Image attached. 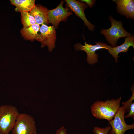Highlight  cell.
<instances>
[{"label": "cell", "instance_id": "cell-1", "mask_svg": "<svg viewBox=\"0 0 134 134\" xmlns=\"http://www.w3.org/2000/svg\"><path fill=\"white\" fill-rule=\"evenodd\" d=\"M121 99L119 97L105 102L97 101L91 106V112L96 118L105 119L109 122L114 118L120 107Z\"/></svg>", "mask_w": 134, "mask_h": 134}, {"label": "cell", "instance_id": "cell-2", "mask_svg": "<svg viewBox=\"0 0 134 134\" xmlns=\"http://www.w3.org/2000/svg\"><path fill=\"white\" fill-rule=\"evenodd\" d=\"M109 19L111 23V27L108 29H101L100 32L104 36L110 45L113 47H115L119 38L129 37L132 34L124 29L121 21L116 20L111 15L109 16Z\"/></svg>", "mask_w": 134, "mask_h": 134}, {"label": "cell", "instance_id": "cell-3", "mask_svg": "<svg viewBox=\"0 0 134 134\" xmlns=\"http://www.w3.org/2000/svg\"><path fill=\"white\" fill-rule=\"evenodd\" d=\"M19 114L15 106L9 105L0 106V133L9 134Z\"/></svg>", "mask_w": 134, "mask_h": 134}, {"label": "cell", "instance_id": "cell-4", "mask_svg": "<svg viewBox=\"0 0 134 134\" xmlns=\"http://www.w3.org/2000/svg\"><path fill=\"white\" fill-rule=\"evenodd\" d=\"M11 132L12 134H37L34 118L29 114L20 113Z\"/></svg>", "mask_w": 134, "mask_h": 134}, {"label": "cell", "instance_id": "cell-5", "mask_svg": "<svg viewBox=\"0 0 134 134\" xmlns=\"http://www.w3.org/2000/svg\"><path fill=\"white\" fill-rule=\"evenodd\" d=\"M40 34H38L35 40L41 43V47L46 46L48 51L51 52L55 47L56 34L55 28L53 26L42 24L40 27Z\"/></svg>", "mask_w": 134, "mask_h": 134}, {"label": "cell", "instance_id": "cell-6", "mask_svg": "<svg viewBox=\"0 0 134 134\" xmlns=\"http://www.w3.org/2000/svg\"><path fill=\"white\" fill-rule=\"evenodd\" d=\"M85 40L84 45L78 43L74 46L75 50L76 51L83 50L87 53V61L90 65H93L98 62V55L96 53L97 50L101 49H106L108 50L112 46L108 45L106 43L101 42H96L95 45H92L87 43Z\"/></svg>", "mask_w": 134, "mask_h": 134}, {"label": "cell", "instance_id": "cell-7", "mask_svg": "<svg viewBox=\"0 0 134 134\" xmlns=\"http://www.w3.org/2000/svg\"><path fill=\"white\" fill-rule=\"evenodd\" d=\"M125 111L122 105L119 108L114 119L109 122L111 128L109 134H124L127 130H134V123L129 125L127 124L124 120Z\"/></svg>", "mask_w": 134, "mask_h": 134}, {"label": "cell", "instance_id": "cell-8", "mask_svg": "<svg viewBox=\"0 0 134 134\" xmlns=\"http://www.w3.org/2000/svg\"><path fill=\"white\" fill-rule=\"evenodd\" d=\"M64 3V1H62L55 8L48 10V11L49 23L52 24L57 29L59 23L61 21H66L68 17L73 13L68 8L63 7Z\"/></svg>", "mask_w": 134, "mask_h": 134}, {"label": "cell", "instance_id": "cell-9", "mask_svg": "<svg viewBox=\"0 0 134 134\" xmlns=\"http://www.w3.org/2000/svg\"><path fill=\"white\" fill-rule=\"evenodd\" d=\"M67 6L73 11L75 15L80 18L91 31H93L95 28L94 25L91 23L86 17L85 10L88 7L86 3L81 2L75 0H65Z\"/></svg>", "mask_w": 134, "mask_h": 134}, {"label": "cell", "instance_id": "cell-10", "mask_svg": "<svg viewBox=\"0 0 134 134\" xmlns=\"http://www.w3.org/2000/svg\"><path fill=\"white\" fill-rule=\"evenodd\" d=\"M117 5L116 10L121 15L132 19H134V0H112Z\"/></svg>", "mask_w": 134, "mask_h": 134}, {"label": "cell", "instance_id": "cell-11", "mask_svg": "<svg viewBox=\"0 0 134 134\" xmlns=\"http://www.w3.org/2000/svg\"><path fill=\"white\" fill-rule=\"evenodd\" d=\"M131 46L134 49V36L133 34L126 37L124 42L121 45L115 47H111L108 50L110 54L114 58L115 62L117 63V58L119 57L118 55V54L121 52L126 53L128 51Z\"/></svg>", "mask_w": 134, "mask_h": 134}, {"label": "cell", "instance_id": "cell-12", "mask_svg": "<svg viewBox=\"0 0 134 134\" xmlns=\"http://www.w3.org/2000/svg\"><path fill=\"white\" fill-rule=\"evenodd\" d=\"M47 8L41 5H36L29 12L34 18L36 23L39 25H48V11Z\"/></svg>", "mask_w": 134, "mask_h": 134}, {"label": "cell", "instance_id": "cell-13", "mask_svg": "<svg viewBox=\"0 0 134 134\" xmlns=\"http://www.w3.org/2000/svg\"><path fill=\"white\" fill-rule=\"evenodd\" d=\"M11 4L16 7V12H29L35 6V0H10Z\"/></svg>", "mask_w": 134, "mask_h": 134}, {"label": "cell", "instance_id": "cell-14", "mask_svg": "<svg viewBox=\"0 0 134 134\" xmlns=\"http://www.w3.org/2000/svg\"><path fill=\"white\" fill-rule=\"evenodd\" d=\"M40 27V25L36 23L28 27H23L20 31L21 36L26 40L33 42L38 36Z\"/></svg>", "mask_w": 134, "mask_h": 134}, {"label": "cell", "instance_id": "cell-15", "mask_svg": "<svg viewBox=\"0 0 134 134\" xmlns=\"http://www.w3.org/2000/svg\"><path fill=\"white\" fill-rule=\"evenodd\" d=\"M20 13L21 22L23 27H28L36 23L34 18L29 12Z\"/></svg>", "mask_w": 134, "mask_h": 134}, {"label": "cell", "instance_id": "cell-16", "mask_svg": "<svg viewBox=\"0 0 134 134\" xmlns=\"http://www.w3.org/2000/svg\"><path fill=\"white\" fill-rule=\"evenodd\" d=\"M131 89L132 92V95L130 98L127 101L125 102H122V104L123 106L124 109L125 110V112H129L130 107L132 103V102L134 100V84H133L131 88Z\"/></svg>", "mask_w": 134, "mask_h": 134}, {"label": "cell", "instance_id": "cell-17", "mask_svg": "<svg viewBox=\"0 0 134 134\" xmlns=\"http://www.w3.org/2000/svg\"><path fill=\"white\" fill-rule=\"evenodd\" d=\"M111 128L110 125L104 128L95 127L93 128V131L95 134H109V132Z\"/></svg>", "mask_w": 134, "mask_h": 134}, {"label": "cell", "instance_id": "cell-18", "mask_svg": "<svg viewBox=\"0 0 134 134\" xmlns=\"http://www.w3.org/2000/svg\"><path fill=\"white\" fill-rule=\"evenodd\" d=\"M129 112L127 114L124 115V118H128L130 117H132L133 119H134V103H131L130 105Z\"/></svg>", "mask_w": 134, "mask_h": 134}, {"label": "cell", "instance_id": "cell-19", "mask_svg": "<svg viewBox=\"0 0 134 134\" xmlns=\"http://www.w3.org/2000/svg\"><path fill=\"white\" fill-rule=\"evenodd\" d=\"M79 1L85 2L86 3L90 8H92L95 4L96 0H80Z\"/></svg>", "mask_w": 134, "mask_h": 134}, {"label": "cell", "instance_id": "cell-20", "mask_svg": "<svg viewBox=\"0 0 134 134\" xmlns=\"http://www.w3.org/2000/svg\"><path fill=\"white\" fill-rule=\"evenodd\" d=\"M55 134H67V130L64 126H62L56 131Z\"/></svg>", "mask_w": 134, "mask_h": 134}, {"label": "cell", "instance_id": "cell-21", "mask_svg": "<svg viewBox=\"0 0 134 134\" xmlns=\"http://www.w3.org/2000/svg\"><path fill=\"white\" fill-rule=\"evenodd\" d=\"M0 134H2V133H0Z\"/></svg>", "mask_w": 134, "mask_h": 134}]
</instances>
